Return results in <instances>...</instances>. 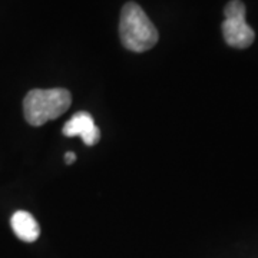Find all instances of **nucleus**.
I'll return each mask as SVG.
<instances>
[{"instance_id":"obj_1","label":"nucleus","mask_w":258,"mask_h":258,"mask_svg":"<svg viewBox=\"0 0 258 258\" xmlns=\"http://www.w3.org/2000/svg\"><path fill=\"white\" fill-rule=\"evenodd\" d=\"M119 37L128 50L142 53L157 45L159 33L144 9L135 2H128L120 12Z\"/></svg>"},{"instance_id":"obj_2","label":"nucleus","mask_w":258,"mask_h":258,"mask_svg":"<svg viewBox=\"0 0 258 258\" xmlns=\"http://www.w3.org/2000/svg\"><path fill=\"white\" fill-rule=\"evenodd\" d=\"M72 105V95L64 88L33 89L25 96L23 113L32 126H42L63 115Z\"/></svg>"},{"instance_id":"obj_3","label":"nucleus","mask_w":258,"mask_h":258,"mask_svg":"<svg viewBox=\"0 0 258 258\" xmlns=\"http://www.w3.org/2000/svg\"><path fill=\"white\" fill-rule=\"evenodd\" d=\"M64 137H81L85 145L93 147L101 139V131L95 125L89 112H78L68 120L62 129Z\"/></svg>"},{"instance_id":"obj_4","label":"nucleus","mask_w":258,"mask_h":258,"mask_svg":"<svg viewBox=\"0 0 258 258\" xmlns=\"http://www.w3.org/2000/svg\"><path fill=\"white\" fill-rule=\"evenodd\" d=\"M222 35L231 47L247 49L255 39V32L245 22V18H230L222 22Z\"/></svg>"},{"instance_id":"obj_5","label":"nucleus","mask_w":258,"mask_h":258,"mask_svg":"<svg viewBox=\"0 0 258 258\" xmlns=\"http://www.w3.org/2000/svg\"><path fill=\"white\" fill-rule=\"evenodd\" d=\"M10 224L18 238L25 242H35L40 235L39 224L35 220V217L28 211L15 212L10 220Z\"/></svg>"},{"instance_id":"obj_6","label":"nucleus","mask_w":258,"mask_h":258,"mask_svg":"<svg viewBox=\"0 0 258 258\" xmlns=\"http://www.w3.org/2000/svg\"><path fill=\"white\" fill-rule=\"evenodd\" d=\"M225 19L245 18V5L241 0H231L224 9Z\"/></svg>"},{"instance_id":"obj_7","label":"nucleus","mask_w":258,"mask_h":258,"mask_svg":"<svg viewBox=\"0 0 258 258\" xmlns=\"http://www.w3.org/2000/svg\"><path fill=\"white\" fill-rule=\"evenodd\" d=\"M75 159H76V155H75L74 152H66V154H64V162H66L68 165L74 164Z\"/></svg>"}]
</instances>
